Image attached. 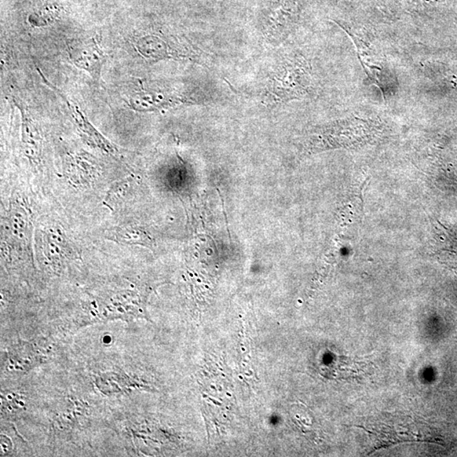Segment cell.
Wrapping results in <instances>:
<instances>
[{"mask_svg":"<svg viewBox=\"0 0 457 457\" xmlns=\"http://www.w3.org/2000/svg\"><path fill=\"white\" fill-rule=\"evenodd\" d=\"M38 71L40 76H41L43 82H45L47 86L51 87V89L56 91V93L60 95V96L63 98L65 103H67L69 111L71 112L73 119H74L75 122L80 128V130L82 131L84 134H86L87 137H89L91 141H93L94 144L98 145V147L106 150V151L109 153L114 152V147H113V146L109 144L102 135L98 133L93 126L91 125L89 120H87L85 115H83V113L80 111L78 105L75 104L72 100H69V98L62 93L60 90H58L57 87H54L53 84L47 82L45 76L42 74L41 71H40L38 68Z\"/></svg>","mask_w":457,"mask_h":457,"instance_id":"cell-2","label":"cell"},{"mask_svg":"<svg viewBox=\"0 0 457 457\" xmlns=\"http://www.w3.org/2000/svg\"><path fill=\"white\" fill-rule=\"evenodd\" d=\"M23 141L29 148H38V133L34 129V124L27 116H23Z\"/></svg>","mask_w":457,"mask_h":457,"instance_id":"cell-3","label":"cell"},{"mask_svg":"<svg viewBox=\"0 0 457 457\" xmlns=\"http://www.w3.org/2000/svg\"><path fill=\"white\" fill-rule=\"evenodd\" d=\"M69 57L76 67L89 73L100 82L105 54L94 39L75 40L68 45Z\"/></svg>","mask_w":457,"mask_h":457,"instance_id":"cell-1","label":"cell"}]
</instances>
